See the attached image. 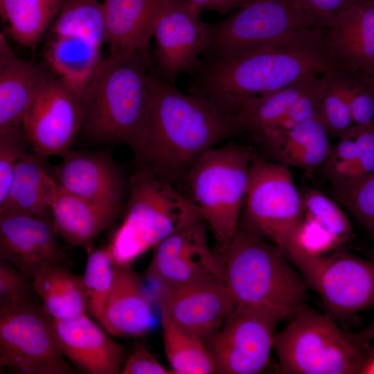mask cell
Listing matches in <instances>:
<instances>
[{
    "mask_svg": "<svg viewBox=\"0 0 374 374\" xmlns=\"http://www.w3.org/2000/svg\"><path fill=\"white\" fill-rule=\"evenodd\" d=\"M163 347L173 374L217 373L207 344L197 336L161 317Z\"/></svg>",
    "mask_w": 374,
    "mask_h": 374,
    "instance_id": "f546056e",
    "label": "cell"
},
{
    "mask_svg": "<svg viewBox=\"0 0 374 374\" xmlns=\"http://www.w3.org/2000/svg\"><path fill=\"white\" fill-rule=\"evenodd\" d=\"M52 73L42 64L18 58L0 36V131L21 125L33 99Z\"/></svg>",
    "mask_w": 374,
    "mask_h": 374,
    "instance_id": "7402d4cb",
    "label": "cell"
},
{
    "mask_svg": "<svg viewBox=\"0 0 374 374\" xmlns=\"http://www.w3.org/2000/svg\"><path fill=\"white\" fill-rule=\"evenodd\" d=\"M319 116L329 134L339 138L354 125L341 80V70H332L329 73V80L322 99Z\"/></svg>",
    "mask_w": 374,
    "mask_h": 374,
    "instance_id": "d590c367",
    "label": "cell"
},
{
    "mask_svg": "<svg viewBox=\"0 0 374 374\" xmlns=\"http://www.w3.org/2000/svg\"><path fill=\"white\" fill-rule=\"evenodd\" d=\"M151 69V59L139 52L109 53L100 62L81 98L87 136L136 147L150 112Z\"/></svg>",
    "mask_w": 374,
    "mask_h": 374,
    "instance_id": "3957f363",
    "label": "cell"
},
{
    "mask_svg": "<svg viewBox=\"0 0 374 374\" xmlns=\"http://www.w3.org/2000/svg\"><path fill=\"white\" fill-rule=\"evenodd\" d=\"M31 281L35 294L51 319H70L87 311L82 277L71 272L64 263L40 269Z\"/></svg>",
    "mask_w": 374,
    "mask_h": 374,
    "instance_id": "83f0119b",
    "label": "cell"
},
{
    "mask_svg": "<svg viewBox=\"0 0 374 374\" xmlns=\"http://www.w3.org/2000/svg\"><path fill=\"white\" fill-rule=\"evenodd\" d=\"M305 215L320 224L338 247L353 236L350 221L340 207L323 193L309 189L301 196Z\"/></svg>",
    "mask_w": 374,
    "mask_h": 374,
    "instance_id": "836d02e7",
    "label": "cell"
},
{
    "mask_svg": "<svg viewBox=\"0 0 374 374\" xmlns=\"http://www.w3.org/2000/svg\"><path fill=\"white\" fill-rule=\"evenodd\" d=\"M359 77L365 82L373 91L374 92V75H365L356 73Z\"/></svg>",
    "mask_w": 374,
    "mask_h": 374,
    "instance_id": "c3c4849f",
    "label": "cell"
},
{
    "mask_svg": "<svg viewBox=\"0 0 374 374\" xmlns=\"http://www.w3.org/2000/svg\"><path fill=\"white\" fill-rule=\"evenodd\" d=\"M330 71L323 74L321 78L318 77L276 124L254 136L258 138L278 134L319 116L322 99L328 86Z\"/></svg>",
    "mask_w": 374,
    "mask_h": 374,
    "instance_id": "e575fe53",
    "label": "cell"
},
{
    "mask_svg": "<svg viewBox=\"0 0 374 374\" xmlns=\"http://www.w3.org/2000/svg\"><path fill=\"white\" fill-rule=\"evenodd\" d=\"M202 220L192 199L173 183L137 166L130 177L123 220L107 247L114 263L131 265L147 251Z\"/></svg>",
    "mask_w": 374,
    "mask_h": 374,
    "instance_id": "5b68a950",
    "label": "cell"
},
{
    "mask_svg": "<svg viewBox=\"0 0 374 374\" xmlns=\"http://www.w3.org/2000/svg\"><path fill=\"white\" fill-rule=\"evenodd\" d=\"M49 33L78 35L102 46L107 40L102 2L67 0L51 26Z\"/></svg>",
    "mask_w": 374,
    "mask_h": 374,
    "instance_id": "1f68e13d",
    "label": "cell"
},
{
    "mask_svg": "<svg viewBox=\"0 0 374 374\" xmlns=\"http://www.w3.org/2000/svg\"><path fill=\"white\" fill-rule=\"evenodd\" d=\"M28 146L21 125L0 131V205L8 196L15 169Z\"/></svg>",
    "mask_w": 374,
    "mask_h": 374,
    "instance_id": "74e56055",
    "label": "cell"
},
{
    "mask_svg": "<svg viewBox=\"0 0 374 374\" xmlns=\"http://www.w3.org/2000/svg\"><path fill=\"white\" fill-rule=\"evenodd\" d=\"M353 333L357 339L363 342H368L374 339V319L366 328Z\"/></svg>",
    "mask_w": 374,
    "mask_h": 374,
    "instance_id": "bcb514c9",
    "label": "cell"
},
{
    "mask_svg": "<svg viewBox=\"0 0 374 374\" xmlns=\"http://www.w3.org/2000/svg\"><path fill=\"white\" fill-rule=\"evenodd\" d=\"M201 9L211 10L224 15L231 10L244 6L242 0H187Z\"/></svg>",
    "mask_w": 374,
    "mask_h": 374,
    "instance_id": "f6af8a7d",
    "label": "cell"
},
{
    "mask_svg": "<svg viewBox=\"0 0 374 374\" xmlns=\"http://www.w3.org/2000/svg\"><path fill=\"white\" fill-rule=\"evenodd\" d=\"M154 305L150 290L131 265L114 263L103 328L115 337H143L153 327Z\"/></svg>",
    "mask_w": 374,
    "mask_h": 374,
    "instance_id": "ffe728a7",
    "label": "cell"
},
{
    "mask_svg": "<svg viewBox=\"0 0 374 374\" xmlns=\"http://www.w3.org/2000/svg\"><path fill=\"white\" fill-rule=\"evenodd\" d=\"M51 326L34 295L0 307V366L20 374H71Z\"/></svg>",
    "mask_w": 374,
    "mask_h": 374,
    "instance_id": "30bf717a",
    "label": "cell"
},
{
    "mask_svg": "<svg viewBox=\"0 0 374 374\" xmlns=\"http://www.w3.org/2000/svg\"><path fill=\"white\" fill-rule=\"evenodd\" d=\"M280 319L260 309L235 307L207 341L217 373L256 374L269 362Z\"/></svg>",
    "mask_w": 374,
    "mask_h": 374,
    "instance_id": "7c38bea8",
    "label": "cell"
},
{
    "mask_svg": "<svg viewBox=\"0 0 374 374\" xmlns=\"http://www.w3.org/2000/svg\"><path fill=\"white\" fill-rule=\"evenodd\" d=\"M200 220L170 235L153 249L145 274L152 288H170L211 279L222 280V258L208 244Z\"/></svg>",
    "mask_w": 374,
    "mask_h": 374,
    "instance_id": "5bb4252c",
    "label": "cell"
},
{
    "mask_svg": "<svg viewBox=\"0 0 374 374\" xmlns=\"http://www.w3.org/2000/svg\"><path fill=\"white\" fill-rule=\"evenodd\" d=\"M121 205L89 200L59 188L51 207L55 231L69 245L89 249L117 217Z\"/></svg>",
    "mask_w": 374,
    "mask_h": 374,
    "instance_id": "cb8c5ba5",
    "label": "cell"
},
{
    "mask_svg": "<svg viewBox=\"0 0 374 374\" xmlns=\"http://www.w3.org/2000/svg\"><path fill=\"white\" fill-rule=\"evenodd\" d=\"M359 374H374V348H372L359 371Z\"/></svg>",
    "mask_w": 374,
    "mask_h": 374,
    "instance_id": "7dc6e473",
    "label": "cell"
},
{
    "mask_svg": "<svg viewBox=\"0 0 374 374\" xmlns=\"http://www.w3.org/2000/svg\"><path fill=\"white\" fill-rule=\"evenodd\" d=\"M42 159L35 152H26L21 158L15 169L8 196L0 205V213H24L51 220V207L59 185Z\"/></svg>",
    "mask_w": 374,
    "mask_h": 374,
    "instance_id": "d4e9b609",
    "label": "cell"
},
{
    "mask_svg": "<svg viewBox=\"0 0 374 374\" xmlns=\"http://www.w3.org/2000/svg\"><path fill=\"white\" fill-rule=\"evenodd\" d=\"M114 275V262L107 246L91 249L82 276L87 312L102 327Z\"/></svg>",
    "mask_w": 374,
    "mask_h": 374,
    "instance_id": "d6a6232c",
    "label": "cell"
},
{
    "mask_svg": "<svg viewBox=\"0 0 374 374\" xmlns=\"http://www.w3.org/2000/svg\"><path fill=\"white\" fill-rule=\"evenodd\" d=\"M287 257L331 313L347 316L374 304L373 260L343 249L311 256L299 249Z\"/></svg>",
    "mask_w": 374,
    "mask_h": 374,
    "instance_id": "8fae6325",
    "label": "cell"
},
{
    "mask_svg": "<svg viewBox=\"0 0 374 374\" xmlns=\"http://www.w3.org/2000/svg\"><path fill=\"white\" fill-rule=\"evenodd\" d=\"M328 134L319 115L286 132L257 139L277 162L310 172L330 156Z\"/></svg>",
    "mask_w": 374,
    "mask_h": 374,
    "instance_id": "4316f807",
    "label": "cell"
},
{
    "mask_svg": "<svg viewBox=\"0 0 374 374\" xmlns=\"http://www.w3.org/2000/svg\"><path fill=\"white\" fill-rule=\"evenodd\" d=\"M67 0H0V14L12 38L32 48L60 13Z\"/></svg>",
    "mask_w": 374,
    "mask_h": 374,
    "instance_id": "f1b7e54d",
    "label": "cell"
},
{
    "mask_svg": "<svg viewBox=\"0 0 374 374\" xmlns=\"http://www.w3.org/2000/svg\"><path fill=\"white\" fill-rule=\"evenodd\" d=\"M244 206L242 229L269 240L285 256L298 249L304 211L287 166L256 154Z\"/></svg>",
    "mask_w": 374,
    "mask_h": 374,
    "instance_id": "9c48e42d",
    "label": "cell"
},
{
    "mask_svg": "<svg viewBox=\"0 0 374 374\" xmlns=\"http://www.w3.org/2000/svg\"><path fill=\"white\" fill-rule=\"evenodd\" d=\"M337 200L367 231L374 260V171L355 185L335 190Z\"/></svg>",
    "mask_w": 374,
    "mask_h": 374,
    "instance_id": "8d00e7d4",
    "label": "cell"
},
{
    "mask_svg": "<svg viewBox=\"0 0 374 374\" xmlns=\"http://www.w3.org/2000/svg\"><path fill=\"white\" fill-rule=\"evenodd\" d=\"M52 220L17 213H0V257L32 280L42 268L64 263Z\"/></svg>",
    "mask_w": 374,
    "mask_h": 374,
    "instance_id": "e0dca14e",
    "label": "cell"
},
{
    "mask_svg": "<svg viewBox=\"0 0 374 374\" xmlns=\"http://www.w3.org/2000/svg\"><path fill=\"white\" fill-rule=\"evenodd\" d=\"M283 373H359L372 348L304 305L274 342Z\"/></svg>",
    "mask_w": 374,
    "mask_h": 374,
    "instance_id": "52a82bcc",
    "label": "cell"
},
{
    "mask_svg": "<svg viewBox=\"0 0 374 374\" xmlns=\"http://www.w3.org/2000/svg\"><path fill=\"white\" fill-rule=\"evenodd\" d=\"M32 281L7 261H0V307L33 296Z\"/></svg>",
    "mask_w": 374,
    "mask_h": 374,
    "instance_id": "60d3db41",
    "label": "cell"
},
{
    "mask_svg": "<svg viewBox=\"0 0 374 374\" xmlns=\"http://www.w3.org/2000/svg\"><path fill=\"white\" fill-rule=\"evenodd\" d=\"M100 47L78 35L48 33L45 60L52 73L81 99L101 61Z\"/></svg>",
    "mask_w": 374,
    "mask_h": 374,
    "instance_id": "484cf974",
    "label": "cell"
},
{
    "mask_svg": "<svg viewBox=\"0 0 374 374\" xmlns=\"http://www.w3.org/2000/svg\"><path fill=\"white\" fill-rule=\"evenodd\" d=\"M162 0H103L109 53L139 52L150 58L148 49Z\"/></svg>",
    "mask_w": 374,
    "mask_h": 374,
    "instance_id": "603a6c76",
    "label": "cell"
},
{
    "mask_svg": "<svg viewBox=\"0 0 374 374\" xmlns=\"http://www.w3.org/2000/svg\"><path fill=\"white\" fill-rule=\"evenodd\" d=\"M336 69L323 33L317 30L274 47L201 60L190 75L187 91L213 100L235 117L256 97Z\"/></svg>",
    "mask_w": 374,
    "mask_h": 374,
    "instance_id": "7a4b0ae2",
    "label": "cell"
},
{
    "mask_svg": "<svg viewBox=\"0 0 374 374\" xmlns=\"http://www.w3.org/2000/svg\"><path fill=\"white\" fill-rule=\"evenodd\" d=\"M220 255L222 281L235 307L265 310L282 320L305 305L308 285L275 244L239 228Z\"/></svg>",
    "mask_w": 374,
    "mask_h": 374,
    "instance_id": "277c9868",
    "label": "cell"
},
{
    "mask_svg": "<svg viewBox=\"0 0 374 374\" xmlns=\"http://www.w3.org/2000/svg\"><path fill=\"white\" fill-rule=\"evenodd\" d=\"M161 317L197 336L206 344L235 308L222 280H206L150 291Z\"/></svg>",
    "mask_w": 374,
    "mask_h": 374,
    "instance_id": "2e32d148",
    "label": "cell"
},
{
    "mask_svg": "<svg viewBox=\"0 0 374 374\" xmlns=\"http://www.w3.org/2000/svg\"><path fill=\"white\" fill-rule=\"evenodd\" d=\"M314 24L324 31L347 8L359 0H295Z\"/></svg>",
    "mask_w": 374,
    "mask_h": 374,
    "instance_id": "b9f144b4",
    "label": "cell"
},
{
    "mask_svg": "<svg viewBox=\"0 0 374 374\" xmlns=\"http://www.w3.org/2000/svg\"><path fill=\"white\" fill-rule=\"evenodd\" d=\"M317 78H303L276 91L253 98L234 117L238 133L254 135L276 124Z\"/></svg>",
    "mask_w": 374,
    "mask_h": 374,
    "instance_id": "4dcf8cb0",
    "label": "cell"
},
{
    "mask_svg": "<svg viewBox=\"0 0 374 374\" xmlns=\"http://www.w3.org/2000/svg\"><path fill=\"white\" fill-rule=\"evenodd\" d=\"M62 157L56 176L60 189L93 202L121 205L122 178L108 155L69 150Z\"/></svg>",
    "mask_w": 374,
    "mask_h": 374,
    "instance_id": "44dd1931",
    "label": "cell"
},
{
    "mask_svg": "<svg viewBox=\"0 0 374 374\" xmlns=\"http://www.w3.org/2000/svg\"><path fill=\"white\" fill-rule=\"evenodd\" d=\"M328 55L337 69L374 75V0H359L323 31Z\"/></svg>",
    "mask_w": 374,
    "mask_h": 374,
    "instance_id": "ac0fdd59",
    "label": "cell"
},
{
    "mask_svg": "<svg viewBox=\"0 0 374 374\" xmlns=\"http://www.w3.org/2000/svg\"><path fill=\"white\" fill-rule=\"evenodd\" d=\"M357 154L348 188L359 182L374 171V120L363 125H354Z\"/></svg>",
    "mask_w": 374,
    "mask_h": 374,
    "instance_id": "ab89813d",
    "label": "cell"
},
{
    "mask_svg": "<svg viewBox=\"0 0 374 374\" xmlns=\"http://www.w3.org/2000/svg\"><path fill=\"white\" fill-rule=\"evenodd\" d=\"M341 80L353 125L374 120V92L357 74L341 71Z\"/></svg>",
    "mask_w": 374,
    "mask_h": 374,
    "instance_id": "f35d334b",
    "label": "cell"
},
{
    "mask_svg": "<svg viewBox=\"0 0 374 374\" xmlns=\"http://www.w3.org/2000/svg\"><path fill=\"white\" fill-rule=\"evenodd\" d=\"M122 374H173L164 366L143 343H136L122 366Z\"/></svg>",
    "mask_w": 374,
    "mask_h": 374,
    "instance_id": "ee69618b",
    "label": "cell"
},
{
    "mask_svg": "<svg viewBox=\"0 0 374 374\" xmlns=\"http://www.w3.org/2000/svg\"><path fill=\"white\" fill-rule=\"evenodd\" d=\"M201 10L187 0H162L153 34L155 73L161 79L175 84L180 73L191 75L199 65L211 35Z\"/></svg>",
    "mask_w": 374,
    "mask_h": 374,
    "instance_id": "4fadbf2b",
    "label": "cell"
},
{
    "mask_svg": "<svg viewBox=\"0 0 374 374\" xmlns=\"http://www.w3.org/2000/svg\"><path fill=\"white\" fill-rule=\"evenodd\" d=\"M51 326L65 357L90 374L121 373L125 348L86 313L55 320Z\"/></svg>",
    "mask_w": 374,
    "mask_h": 374,
    "instance_id": "d6986e66",
    "label": "cell"
},
{
    "mask_svg": "<svg viewBox=\"0 0 374 374\" xmlns=\"http://www.w3.org/2000/svg\"><path fill=\"white\" fill-rule=\"evenodd\" d=\"M242 1L244 3V4L246 5V4L249 3L256 1H259V0H242Z\"/></svg>",
    "mask_w": 374,
    "mask_h": 374,
    "instance_id": "681fc988",
    "label": "cell"
},
{
    "mask_svg": "<svg viewBox=\"0 0 374 374\" xmlns=\"http://www.w3.org/2000/svg\"><path fill=\"white\" fill-rule=\"evenodd\" d=\"M298 248L311 256H322L338 248L332 236L317 222L304 216L296 235Z\"/></svg>",
    "mask_w": 374,
    "mask_h": 374,
    "instance_id": "7bdbcfd3",
    "label": "cell"
},
{
    "mask_svg": "<svg viewBox=\"0 0 374 374\" xmlns=\"http://www.w3.org/2000/svg\"><path fill=\"white\" fill-rule=\"evenodd\" d=\"M255 156L247 146L229 142L203 154L186 175L190 198L211 232L218 253L226 248L240 228Z\"/></svg>",
    "mask_w": 374,
    "mask_h": 374,
    "instance_id": "8992f818",
    "label": "cell"
},
{
    "mask_svg": "<svg viewBox=\"0 0 374 374\" xmlns=\"http://www.w3.org/2000/svg\"><path fill=\"white\" fill-rule=\"evenodd\" d=\"M317 30L295 0L249 3L225 19L211 24V39L203 55H240L278 46Z\"/></svg>",
    "mask_w": 374,
    "mask_h": 374,
    "instance_id": "ba28073f",
    "label": "cell"
},
{
    "mask_svg": "<svg viewBox=\"0 0 374 374\" xmlns=\"http://www.w3.org/2000/svg\"><path fill=\"white\" fill-rule=\"evenodd\" d=\"M151 107L144 134L132 150L138 166L173 183L221 141L238 133L234 117L213 100L179 91L148 74Z\"/></svg>",
    "mask_w": 374,
    "mask_h": 374,
    "instance_id": "6da1fadb",
    "label": "cell"
},
{
    "mask_svg": "<svg viewBox=\"0 0 374 374\" xmlns=\"http://www.w3.org/2000/svg\"><path fill=\"white\" fill-rule=\"evenodd\" d=\"M82 124L80 98L53 74L33 99L21 126L33 151L46 158L67 153Z\"/></svg>",
    "mask_w": 374,
    "mask_h": 374,
    "instance_id": "9a60e30c",
    "label": "cell"
}]
</instances>
